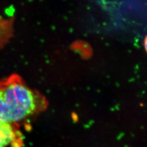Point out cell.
I'll list each match as a JSON object with an SVG mask.
<instances>
[{"instance_id": "1", "label": "cell", "mask_w": 147, "mask_h": 147, "mask_svg": "<svg viewBox=\"0 0 147 147\" xmlns=\"http://www.w3.org/2000/svg\"><path fill=\"white\" fill-rule=\"evenodd\" d=\"M39 92L30 88L21 78L11 75L0 81V121L18 126L47 107Z\"/></svg>"}, {"instance_id": "2", "label": "cell", "mask_w": 147, "mask_h": 147, "mask_svg": "<svg viewBox=\"0 0 147 147\" xmlns=\"http://www.w3.org/2000/svg\"><path fill=\"white\" fill-rule=\"evenodd\" d=\"M19 135L18 126L0 121V147L19 146Z\"/></svg>"}, {"instance_id": "3", "label": "cell", "mask_w": 147, "mask_h": 147, "mask_svg": "<svg viewBox=\"0 0 147 147\" xmlns=\"http://www.w3.org/2000/svg\"><path fill=\"white\" fill-rule=\"evenodd\" d=\"M144 47H145V49H146V51H147V36L145 38V40H144Z\"/></svg>"}]
</instances>
